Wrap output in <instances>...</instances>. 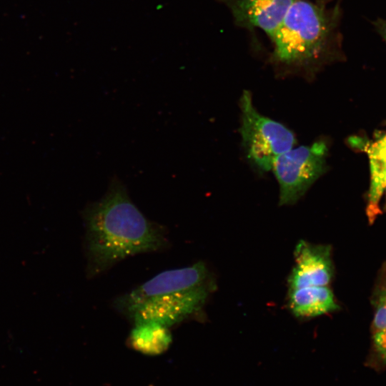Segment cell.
Segmentation results:
<instances>
[{
	"instance_id": "6",
	"label": "cell",
	"mask_w": 386,
	"mask_h": 386,
	"mask_svg": "<svg viewBox=\"0 0 386 386\" xmlns=\"http://www.w3.org/2000/svg\"><path fill=\"white\" fill-rule=\"evenodd\" d=\"M212 282L206 264L198 262L191 266L162 272L146 282L118 297L114 307L119 313L146 300L178 292Z\"/></svg>"
},
{
	"instance_id": "15",
	"label": "cell",
	"mask_w": 386,
	"mask_h": 386,
	"mask_svg": "<svg viewBox=\"0 0 386 386\" xmlns=\"http://www.w3.org/2000/svg\"><path fill=\"white\" fill-rule=\"evenodd\" d=\"M385 194H386V187H385ZM385 206H386V201H385Z\"/></svg>"
},
{
	"instance_id": "7",
	"label": "cell",
	"mask_w": 386,
	"mask_h": 386,
	"mask_svg": "<svg viewBox=\"0 0 386 386\" xmlns=\"http://www.w3.org/2000/svg\"><path fill=\"white\" fill-rule=\"evenodd\" d=\"M295 265L287 279L289 290L327 286L333 276L331 247L300 240L294 251Z\"/></svg>"
},
{
	"instance_id": "11",
	"label": "cell",
	"mask_w": 386,
	"mask_h": 386,
	"mask_svg": "<svg viewBox=\"0 0 386 386\" xmlns=\"http://www.w3.org/2000/svg\"><path fill=\"white\" fill-rule=\"evenodd\" d=\"M128 341L132 349L144 355H157L169 347L172 336L169 327L147 322L134 325Z\"/></svg>"
},
{
	"instance_id": "13",
	"label": "cell",
	"mask_w": 386,
	"mask_h": 386,
	"mask_svg": "<svg viewBox=\"0 0 386 386\" xmlns=\"http://www.w3.org/2000/svg\"><path fill=\"white\" fill-rule=\"evenodd\" d=\"M373 340L377 353L386 361V328L375 332Z\"/></svg>"
},
{
	"instance_id": "2",
	"label": "cell",
	"mask_w": 386,
	"mask_h": 386,
	"mask_svg": "<svg viewBox=\"0 0 386 386\" xmlns=\"http://www.w3.org/2000/svg\"><path fill=\"white\" fill-rule=\"evenodd\" d=\"M339 6L327 9L321 1L296 0L271 39L270 58L280 76L300 75L312 79L340 52Z\"/></svg>"
},
{
	"instance_id": "3",
	"label": "cell",
	"mask_w": 386,
	"mask_h": 386,
	"mask_svg": "<svg viewBox=\"0 0 386 386\" xmlns=\"http://www.w3.org/2000/svg\"><path fill=\"white\" fill-rule=\"evenodd\" d=\"M239 106V132L247 158L259 172L270 171L275 159L295 144V135L281 123L261 114L249 91L242 93Z\"/></svg>"
},
{
	"instance_id": "1",
	"label": "cell",
	"mask_w": 386,
	"mask_h": 386,
	"mask_svg": "<svg viewBox=\"0 0 386 386\" xmlns=\"http://www.w3.org/2000/svg\"><path fill=\"white\" fill-rule=\"evenodd\" d=\"M83 218L88 278L129 257L162 251L169 245L167 229L143 214L117 177L100 199L85 207Z\"/></svg>"
},
{
	"instance_id": "8",
	"label": "cell",
	"mask_w": 386,
	"mask_h": 386,
	"mask_svg": "<svg viewBox=\"0 0 386 386\" xmlns=\"http://www.w3.org/2000/svg\"><path fill=\"white\" fill-rule=\"evenodd\" d=\"M231 10L234 22L249 29L259 28L272 38L296 0H222Z\"/></svg>"
},
{
	"instance_id": "12",
	"label": "cell",
	"mask_w": 386,
	"mask_h": 386,
	"mask_svg": "<svg viewBox=\"0 0 386 386\" xmlns=\"http://www.w3.org/2000/svg\"><path fill=\"white\" fill-rule=\"evenodd\" d=\"M373 328L377 332L386 328V287L381 292L373 319Z\"/></svg>"
},
{
	"instance_id": "5",
	"label": "cell",
	"mask_w": 386,
	"mask_h": 386,
	"mask_svg": "<svg viewBox=\"0 0 386 386\" xmlns=\"http://www.w3.org/2000/svg\"><path fill=\"white\" fill-rule=\"evenodd\" d=\"M214 286L211 282L152 297L128 308L122 315L133 325L153 322L170 327L199 315Z\"/></svg>"
},
{
	"instance_id": "9",
	"label": "cell",
	"mask_w": 386,
	"mask_h": 386,
	"mask_svg": "<svg viewBox=\"0 0 386 386\" xmlns=\"http://www.w3.org/2000/svg\"><path fill=\"white\" fill-rule=\"evenodd\" d=\"M288 306L299 318H312L338 310L332 291L327 286H309L289 290Z\"/></svg>"
},
{
	"instance_id": "14",
	"label": "cell",
	"mask_w": 386,
	"mask_h": 386,
	"mask_svg": "<svg viewBox=\"0 0 386 386\" xmlns=\"http://www.w3.org/2000/svg\"><path fill=\"white\" fill-rule=\"evenodd\" d=\"M377 33L386 43V19H378L374 22Z\"/></svg>"
},
{
	"instance_id": "10",
	"label": "cell",
	"mask_w": 386,
	"mask_h": 386,
	"mask_svg": "<svg viewBox=\"0 0 386 386\" xmlns=\"http://www.w3.org/2000/svg\"><path fill=\"white\" fill-rule=\"evenodd\" d=\"M370 168V187L366 214L372 224L380 213V202L386 187V133L367 148Z\"/></svg>"
},
{
	"instance_id": "4",
	"label": "cell",
	"mask_w": 386,
	"mask_h": 386,
	"mask_svg": "<svg viewBox=\"0 0 386 386\" xmlns=\"http://www.w3.org/2000/svg\"><path fill=\"white\" fill-rule=\"evenodd\" d=\"M327 145L324 140L280 154L272 169L279 188V204H295L325 172Z\"/></svg>"
}]
</instances>
